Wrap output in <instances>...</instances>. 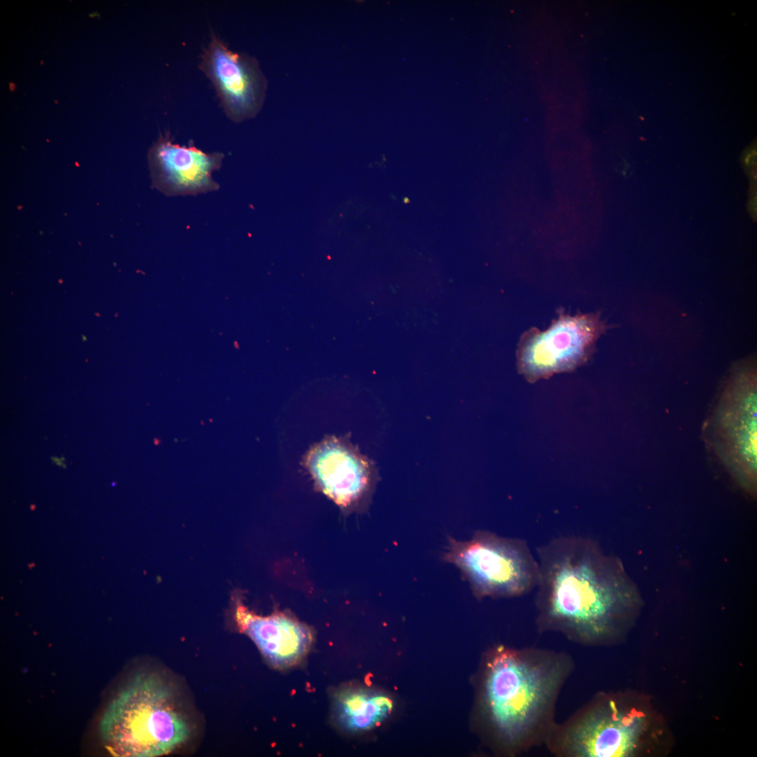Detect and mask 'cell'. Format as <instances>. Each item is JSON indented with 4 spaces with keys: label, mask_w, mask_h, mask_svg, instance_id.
<instances>
[{
    "label": "cell",
    "mask_w": 757,
    "mask_h": 757,
    "mask_svg": "<svg viewBox=\"0 0 757 757\" xmlns=\"http://www.w3.org/2000/svg\"><path fill=\"white\" fill-rule=\"evenodd\" d=\"M234 619L238 629L247 635L273 667L296 664L308 653L313 632L308 626L288 614L275 612L259 615L240 600L235 602Z\"/></svg>",
    "instance_id": "obj_10"
},
{
    "label": "cell",
    "mask_w": 757,
    "mask_h": 757,
    "mask_svg": "<svg viewBox=\"0 0 757 757\" xmlns=\"http://www.w3.org/2000/svg\"><path fill=\"white\" fill-rule=\"evenodd\" d=\"M444 561L461 571L477 598L517 597L536 589L539 564L526 540L477 531L472 538L448 537Z\"/></svg>",
    "instance_id": "obj_5"
},
{
    "label": "cell",
    "mask_w": 757,
    "mask_h": 757,
    "mask_svg": "<svg viewBox=\"0 0 757 757\" xmlns=\"http://www.w3.org/2000/svg\"><path fill=\"white\" fill-rule=\"evenodd\" d=\"M200 69L212 82L230 119L240 122L257 111L264 82L255 64L245 55L232 51L212 34L201 55Z\"/></svg>",
    "instance_id": "obj_9"
},
{
    "label": "cell",
    "mask_w": 757,
    "mask_h": 757,
    "mask_svg": "<svg viewBox=\"0 0 757 757\" xmlns=\"http://www.w3.org/2000/svg\"><path fill=\"white\" fill-rule=\"evenodd\" d=\"M606 329L598 313L573 316L561 310L545 330L533 327L521 336L518 370L529 382L573 371L589 359Z\"/></svg>",
    "instance_id": "obj_6"
},
{
    "label": "cell",
    "mask_w": 757,
    "mask_h": 757,
    "mask_svg": "<svg viewBox=\"0 0 757 757\" xmlns=\"http://www.w3.org/2000/svg\"><path fill=\"white\" fill-rule=\"evenodd\" d=\"M536 624L585 646L622 641L633 627L642 599L621 560L593 539L554 538L537 549Z\"/></svg>",
    "instance_id": "obj_1"
},
{
    "label": "cell",
    "mask_w": 757,
    "mask_h": 757,
    "mask_svg": "<svg viewBox=\"0 0 757 757\" xmlns=\"http://www.w3.org/2000/svg\"><path fill=\"white\" fill-rule=\"evenodd\" d=\"M394 702L381 691L347 687L334 699L333 712L336 723L349 732L369 730L380 725L392 712Z\"/></svg>",
    "instance_id": "obj_12"
},
{
    "label": "cell",
    "mask_w": 757,
    "mask_h": 757,
    "mask_svg": "<svg viewBox=\"0 0 757 757\" xmlns=\"http://www.w3.org/2000/svg\"><path fill=\"white\" fill-rule=\"evenodd\" d=\"M304 464L318 489L346 510L365 506L378 477L374 463L347 437H325L308 450Z\"/></svg>",
    "instance_id": "obj_7"
},
{
    "label": "cell",
    "mask_w": 757,
    "mask_h": 757,
    "mask_svg": "<svg viewBox=\"0 0 757 757\" xmlns=\"http://www.w3.org/2000/svg\"><path fill=\"white\" fill-rule=\"evenodd\" d=\"M653 724L629 693H599L562 723L544 746L557 757H633L653 737Z\"/></svg>",
    "instance_id": "obj_4"
},
{
    "label": "cell",
    "mask_w": 757,
    "mask_h": 757,
    "mask_svg": "<svg viewBox=\"0 0 757 757\" xmlns=\"http://www.w3.org/2000/svg\"><path fill=\"white\" fill-rule=\"evenodd\" d=\"M224 157L219 152L205 153L193 143H174L168 132L160 134L148 154L152 186L170 196L218 190L212 174L221 168Z\"/></svg>",
    "instance_id": "obj_8"
},
{
    "label": "cell",
    "mask_w": 757,
    "mask_h": 757,
    "mask_svg": "<svg viewBox=\"0 0 757 757\" xmlns=\"http://www.w3.org/2000/svg\"><path fill=\"white\" fill-rule=\"evenodd\" d=\"M176 694L159 675L138 672L118 692L102 715L99 732L116 757H156L171 753L191 735Z\"/></svg>",
    "instance_id": "obj_3"
},
{
    "label": "cell",
    "mask_w": 757,
    "mask_h": 757,
    "mask_svg": "<svg viewBox=\"0 0 757 757\" xmlns=\"http://www.w3.org/2000/svg\"><path fill=\"white\" fill-rule=\"evenodd\" d=\"M566 653L499 646L486 663L482 698L496 738L514 753L544 745L554 728L557 702L574 671Z\"/></svg>",
    "instance_id": "obj_2"
},
{
    "label": "cell",
    "mask_w": 757,
    "mask_h": 757,
    "mask_svg": "<svg viewBox=\"0 0 757 757\" xmlns=\"http://www.w3.org/2000/svg\"><path fill=\"white\" fill-rule=\"evenodd\" d=\"M725 400L719 409L718 432L721 451L739 483L749 491L756 488V393L751 389Z\"/></svg>",
    "instance_id": "obj_11"
}]
</instances>
